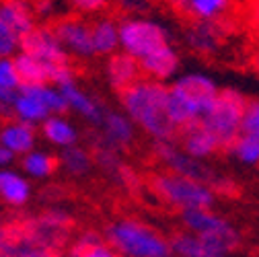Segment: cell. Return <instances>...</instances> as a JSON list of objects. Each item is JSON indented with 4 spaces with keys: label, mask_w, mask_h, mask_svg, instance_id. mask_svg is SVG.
<instances>
[{
    "label": "cell",
    "mask_w": 259,
    "mask_h": 257,
    "mask_svg": "<svg viewBox=\"0 0 259 257\" xmlns=\"http://www.w3.org/2000/svg\"><path fill=\"white\" fill-rule=\"evenodd\" d=\"M19 52V41L13 37H3L0 35V60L5 58H13Z\"/></svg>",
    "instance_id": "e575fe53"
},
{
    "label": "cell",
    "mask_w": 259,
    "mask_h": 257,
    "mask_svg": "<svg viewBox=\"0 0 259 257\" xmlns=\"http://www.w3.org/2000/svg\"><path fill=\"white\" fill-rule=\"evenodd\" d=\"M245 107L247 99L243 97V93L237 89H222L218 91L210 109L200 119V125L214 136L220 148H231L233 142L241 136Z\"/></svg>",
    "instance_id": "3957f363"
},
{
    "label": "cell",
    "mask_w": 259,
    "mask_h": 257,
    "mask_svg": "<svg viewBox=\"0 0 259 257\" xmlns=\"http://www.w3.org/2000/svg\"><path fill=\"white\" fill-rule=\"evenodd\" d=\"M119 7L125 11H144L146 9V0H115Z\"/></svg>",
    "instance_id": "d590c367"
},
{
    "label": "cell",
    "mask_w": 259,
    "mask_h": 257,
    "mask_svg": "<svg viewBox=\"0 0 259 257\" xmlns=\"http://www.w3.org/2000/svg\"><path fill=\"white\" fill-rule=\"evenodd\" d=\"M54 35L58 37L60 46L68 56L74 58H93V44H91V25L78 17H64L56 21Z\"/></svg>",
    "instance_id": "8fae6325"
},
{
    "label": "cell",
    "mask_w": 259,
    "mask_h": 257,
    "mask_svg": "<svg viewBox=\"0 0 259 257\" xmlns=\"http://www.w3.org/2000/svg\"><path fill=\"white\" fill-rule=\"evenodd\" d=\"M31 198V183L13 169H0V200L9 206H25Z\"/></svg>",
    "instance_id": "ffe728a7"
},
{
    "label": "cell",
    "mask_w": 259,
    "mask_h": 257,
    "mask_svg": "<svg viewBox=\"0 0 259 257\" xmlns=\"http://www.w3.org/2000/svg\"><path fill=\"white\" fill-rule=\"evenodd\" d=\"M91 44L95 56H105L109 58L119 50V29L117 21L105 17L91 25Z\"/></svg>",
    "instance_id": "d6986e66"
},
{
    "label": "cell",
    "mask_w": 259,
    "mask_h": 257,
    "mask_svg": "<svg viewBox=\"0 0 259 257\" xmlns=\"http://www.w3.org/2000/svg\"><path fill=\"white\" fill-rule=\"evenodd\" d=\"M111 249L123 257H171V245L146 224L136 220H119L105 233Z\"/></svg>",
    "instance_id": "277c9868"
},
{
    "label": "cell",
    "mask_w": 259,
    "mask_h": 257,
    "mask_svg": "<svg viewBox=\"0 0 259 257\" xmlns=\"http://www.w3.org/2000/svg\"><path fill=\"white\" fill-rule=\"evenodd\" d=\"M253 3V11H255V17H259V0H251Z\"/></svg>",
    "instance_id": "60d3db41"
},
{
    "label": "cell",
    "mask_w": 259,
    "mask_h": 257,
    "mask_svg": "<svg viewBox=\"0 0 259 257\" xmlns=\"http://www.w3.org/2000/svg\"><path fill=\"white\" fill-rule=\"evenodd\" d=\"M11 109H13V117L17 121H23V123L33 125V127L35 125H41L50 117L48 109L37 99L29 97V95H25V93H19V91L15 95L13 103H11Z\"/></svg>",
    "instance_id": "603a6c76"
},
{
    "label": "cell",
    "mask_w": 259,
    "mask_h": 257,
    "mask_svg": "<svg viewBox=\"0 0 259 257\" xmlns=\"http://www.w3.org/2000/svg\"><path fill=\"white\" fill-rule=\"evenodd\" d=\"M0 89H5L9 93H17L21 89V78L17 74L13 58L0 60Z\"/></svg>",
    "instance_id": "f546056e"
},
{
    "label": "cell",
    "mask_w": 259,
    "mask_h": 257,
    "mask_svg": "<svg viewBox=\"0 0 259 257\" xmlns=\"http://www.w3.org/2000/svg\"><path fill=\"white\" fill-rule=\"evenodd\" d=\"M241 134L259 138V99L247 101L245 115H243V123H241Z\"/></svg>",
    "instance_id": "4dcf8cb0"
},
{
    "label": "cell",
    "mask_w": 259,
    "mask_h": 257,
    "mask_svg": "<svg viewBox=\"0 0 259 257\" xmlns=\"http://www.w3.org/2000/svg\"><path fill=\"white\" fill-rule=\"evenodd\" d=\"M231 5H245V3H249V0H229Z\"/></svg>",
    "instance_id": "b9f144b4"
},
{
    "label": "cell",
    "mask_w": 259,
    "mask_h": 257,
    "mask_svg": "<svg viewBox=\"0 0 259 257\" xmlns=\"http://www.w3.org/2000/svg\"><path fill=\"white\" fill-rule=\"evenodd\" d=\"M0 35H3V37H9V35L5 33V29H3V25H0Z\"/></svg>",
    "instance_id": "ee69618b"
},
{
    "label": "cell",
    "mask_w": 259,
    "mask_h": 257,
    "mask_svg": "<svg viewBox=\"0 0 259 257\" xmlns=\"http://www.w3.org/2000/svg\"><path fill=\"white\" fill-rule=\"evenodd\" d=\"M19 52H25L46 64H70V56L64 52L54 29L46 25H35L27 35L19 39Z\"/></svg>",
    "instance_id": "30bf717a"
},
{
    "label": "cell",
    "mask_w": 259,
    "mask_h": 257,
    "mask_svg": "<svg viewBox=\"0 0 259 257\" xmlns=\"http://www.w3.org/2000/svg\"><path fill=\"white\" fill-rule=\"evenodd\" d=\"M105 76L111 89H115L117 93H123L125 89H130L142 78V72H140V64L134 58H130L123 52H115L107 58Z\"/></svg>",
    "instance_id": "9a60e30c"
},
{
    "label": "cell",
    "mask_w": 259,
    "mask_h": 257,
    "mask_svg": "<svg viewBox=\"0 0 259 257\" xmlns=\"http://www.w3.org/2000/svg\"><path fill=\"white\" fill-rule=\"evenodd\" d=\"M41 134L50 144L60 146V148H68L78 142L76 125L64 115H50L41 123Z\"/></svg>",
    "instance_id": "44dd1931"
},
{
    "label": "cell",
    "mask_w": 259,
    "mask_h": 257,
    "mask_svg": "<svg viewBox=\"0 0 259 257\" xmlns=\"http://www.w3.org/2000/svg\"><path fill=\"white\" fill-rule=\"evenodd\" d=\"M19 93H25V95H29V97L37 99L48 109L50 115H64L68 111L66 101H64L60 89L54 87V84H21Z\"/></svg>",
    "instance_id": "cb8c5ba5"
},
{
    "label": "cell",
    "mask_w": 259,
    "mask_h": 257,
    "mask_svg": "<svg viewBox=\"0 0 259 257\" xmlns=\"http://www.w3.org/2000/svg\"><path fill=\"white\" fill-rule=\"evenodd\" d=\"M68 5L82 15H95L101 13L109 5V0H68Z\"/></svg>",
    "instance_id": "1f68e13d"
},
{
    "label": "cell",
    "mask_w": 259,
    "mask_h": 257,
    "mask_svg": "<svg viewBox=\"0 0 259 257\" xmlns=\"http://www.w3.org/2000/svg\"><path fill=\"white\" fill-rule=\"evenodd\" d=\"M156 154L163 163L169 167V173H175V175H181V177H187L191 181H198V183H204V185H218L222 179H218V175L208 169L202 160H196L191 158L189 154H185L183 150H179L173 140L169 142H156Z\"/></svg>",
    "instance_id": "9c48e42d"
},
{
    "label": "cell",
    "mask_w": 259,
    "mask_h": 257,
    "mask_svg": "<svg viewBox=\"0 0 259 257\" xmlns=\"http://www.w3.org/2000/svg\"><path fill=\"white\" fill-rule=\"evenodd\" d=\"M255 70L259 72V54H257V58H255Z\"/></svg>",
    "instance_id": "7bdbcfd3"
},
{
    "label": "cell",
    "mask_w": 259,
    "mask_h": 257,
    "mask_svg": "<svg viewBox=\"0 0 259 257\" xmlns=\"http://www.w3.org/2000/svg\"><path fill=\"white\" fill-rule=\"evenodd\" d=\"M117 257H123V255H117Z\"/></svg>",
    "instance_id": "bcb514c9"
},
{
    "label": "cell",
    "mask_w": 259,
    "mask_h": 257,
    "mask_svg": "<svg viewBox=\"0 0 259 257\" xmlns=\"http://www.w3.org/2000/svg\"><path fill=\"white\" fill-rule=\"evenodd\" d=\"M11 115H13L11 103H3V101H0V117H11Z\"/></svg>",
    "instance_id": "f35d334b"
},
{
    "label": "cell",
    "mask_w": 259,
    "mask_h": 257,
    "mask_svg": "<svg viewBox=\"0 0 259 257\" xmlns=\"http://www.w3.org/2000/svg\"><path fill=\"white\" fill-rule=\"evenodd\" d=\"M23 233L25 237L35 243L37 247H44L48 251H54L60 255L64 243L68 239V227H70V220L64 212L58 210H50L44 212L35 218H29L21 222Z\"/></svg>",
    "instance_id": "ba28073f"
},
{
    "label": "cell",
    "mask_w": 259,
    "mask_h": 257,
    "mask_svg": "<svg viewBox=\"0 0 259 257\" xmlns=\"http://www.w3.org/2000/svg\"><path fill=\"white\" fill-rule=\"evenodd\" d=\"M187 44L198 54H214L224 39V27L220 21H196L185 35Z\"/></svg>",
    "instance_id": "ac0fdd59"
},
{
    "label": "cell",
    "mask_w": 259,
    "mask_h": 257,
    "mask_svg": "<svg viewBox=\"0 0 259 257\" xmlns=\"http://www.w3.org/2000/svg\"><path fill=\"white\" fill-rule=\"evenodd\" d=\"M0 25L13 39H21L35 27L31 0H0Z\"/></svg>",
    "instance_id": "7c38bea8"
},
{
    "label": "cell",
    "mask_w": 259,
    "mask_h": 257,
    "mask_svg": "<svg viewBox=\"0 0 259 257\" xmlns=\"http://www.w3.org/2000/svg\"><path fill=\"white\" fill-rule=\"evenodd\" d=\"M31 11L33 17L50 19L56 13V0H31Z\"/></svg>",
    "instance_id": "836d02e7"
},
{
    "label": "cell",
    "mask_w": 259,
    "mask_h": 257,
    "mask_svg": "<svg viewBox=\"0 0 259 257\" xmlns=\"http://www.w3.org/2000/svg\"><path fill=\"white\" fill-rule=\"evenodd\" d=\"M37 134L33 125H27L23 121L11 119L0 125V146H5L15 156H23L31 150H35Z\"/></svg>",
    "instance_id": "e0dca14e"
},
{
    "label": "cell",
    "mask_w": 259,
    "mask_h": 257,
    "mask_svg": "<svg viewBox=\"0 0 259 257\" xmlns=\"http://www.w3.org/2000/svg\"><path fill=\"white\" fill-rule=\"evenodd\" d=\"M15 95H17V93H9V91H5V89H0V101H3V103H13Z\"/></svg>",
    "instance_id": "74e56055"
},
{
    "label": "cell",
    "mask_w": 259,
    "mask_h": 257,
    "mask_svg": "<svg viewBox=\"0 0 259 257\" xmlns=\"http://www.w3.org/2000/svg\"><path fill=\"white\" fill-rule=\"evenodd\" d=\"M101 134H103V144L107 148H125L134 142V123L130 121L121 111L105 109L101 117Z\"/></svg>",
    "instance_id": "2e32d148"
},
{
    "label": "cell",
    "mask_w": 259,
    "mask_h": 257,
    "mask_svg": "<svg viewBox=\"0 0 259 257\" xmlns=\"http://www.w3.org/2000/svg\"><path fill=\"white\" fill-rule=\"evenodd\" d=\"M58 163L62 165L64 171H68L74 177L87 175L93 167V156L89 150H84L82 146H68V148H62Z\"/></svg>",
    "instance_id": "4316f807"
},
{
    "label": "cell",
    "mask_w": 259,
    "mask_h": 257,
    "mask_svg": "<svg viewBox=\"0 0 259 257\" xmlns=\"http://www.w3.org/2000/svg\"><path fill=\"white\" fill-rule=\"evenodd\" d=\"M15 154L9 152L5 146H0V169H9V165H13Z\"/></svg>",
    "instance_id": "8d00e7d4"
},
{
    "label": "cell",
    "mask_w": 259,
    "mask_h": 257,
    "mask_svg": "<svg viewBox=\"0 0 259 257\" xmlns=\"http://www.w3.org/2000/svg\"><path fill=\"white\" fill-rule=\"evenodd\" d=\"M169 3L179 11V13H183L185 15V7H187V0H169Z\"/></svg>",
    "instance_id": "ab89813d"
},
{
    "label": "cell",
    "mask_w": 259,
    "mask_h": 257,
    "mask_svg": "<svg viewBox=\"0 0 259 257\" xmlns=\"http://www.w3.org/2000/svg\"><path fill=\"white\" fill-rule=\"evenodd\" d=\"M231 150H233V154L241 160L243 165H257L259 163V138L241 134L233 142Z\"/></svg>",
    "instance_id": "f1b7e54d"
},
{
    "label": "cell",
    "mask_w": 259,
    "mask_h": 257,
    "mask_svg": "<svg viewBox=\"0 0 259 257\" xmlns=\"http://www.w3.org/2000/svg\"><path fill=\"white\" fill-rule=\"evenodd\" d=\"M58 89L62 93L64 101H66V107L68 109H72L74 113H78L82 119H87L93 125H99L101 123V117L105 113V107L99 101H97L93 95H89L87 91H82L76 80L66 82V84H62Z\"/></svg>",
    "instance_id": "5bb4252c"
},
{
    "label": "cell",
    "mask_w": 259,
    "mask_h": 257,
    "mask_svg": "<svg viewBox=\"0 0 259 257\" xmlns=\"http://www.w3.org/2000/svg\"><path fill=\"white\" fill-rule=\"evenodd\" d=\"M58 167V158L44 150H31L21 156V169L25 175L33 179H46L50 177Z\"/></svg>",
    "instance_id": "d4e9b609"
},
{
    "label": "cell",
    "mask_w": 259,
    "mask_h": 257,
    "mask_svg": "<svg viewBox=\"0 0 259 257\" xmlns=\"http://www.w3.org/2000/svg\"><path fill=\"white\" fill-rule=\"evenodd\" d=\"M169 245L171 251H177V255L181 257H226L216 249H212L210 245H206L196 235H177Z\"/></svg>",
    "instance_id": "83f0119b"
},
{
    "label": "cell",
    "mask_w": 259,
    "mask_h": 257,
    "mask_svg": "<svg viewBox=\"0 0 259 257\" xmlns=\"http://www.w3.org/2000/svg\"><path fill=\"white\" fill-rule=\"evenodd\" d=\"M68 257H117V253L113 249H109V245H105V241H103L99 245H93V247L78 251V253H72Z\"/></svg>",
    "instance_id": "d6a6232c"
},
{
    "label": "cell",
    "mask_w": 259,
    "mask_h": 257,
    "mask_svg": "<svg viewBox=\"0 0 259 257\" xmlns=\"http://www.w3.org/2000/svg\"><path fill=\"white\" fill-rule=\"evenodd\" d=\"M229 11V0H187L185 7V15L196 21H220Z\"/></svg>",
    "instance_id": "484cf974"
},
{
    "label": "cell",
    "mask_w": 259,
    "mask_h": 257,
    "mask_svg": "<svg viewBox=\"0 0 259 257\" xmlns=\"http://www.w3.org/2000/svg\"><path fill=\"white\" fill-rule=\"evenodd\" d=\"M218 87L214 78L202 72H189L177 76L169 87L167 111L175 130L183 132L187 127L200 123L204 113L210 109L212 101L218 95Z\"/></svg>",
    "instance_id": "7a4b0ae2"
},
{
    "label": "cell",
    "mask_w": 259,
    "mask_h": 257,
    "mask_svg": "<svg viewBox=\"0 0 259 257\" xmlns=\"http://www.w3.org/2000/svg\"><path fill=\"white\" fill-rule=\"evenodd\" d=\"M216 150H220L218 142L214 140V136L208 130H204L200 123L183 130V152L189 154L191 158L202 160V158L212 156Z\"/></svg>",
    "instance_id": "7402d4cb"
},
{
    "label": "cell",
    "mask_w": 259,
    "mask_h": 257,
    "mask_svg": "<svg viewBox=\"0 0 259 257\" xmlns=\"http://www.w3.org/2000/svg\"><path fill=\"white\" fill-rule=\"evenodd\" d=\"M123 115L134 125L152 136L156 142H169L175 138V125L169 119L167 99L169 87L156 80L140 78L136 84L119 93Z\"/></svg>",
    "instance_id": "6da1fadb"
},
{
    "label": "cell",
    "mask_w": 259,
    "mask_h": 257,
    "mask_svg": "<svg viewBox=\"0 0 259 257\" xmlns=\"http://www.w3.org/2000/svg\"><path fill=\"white\" fill-rule=\"evenodd\" d=\"M183 224L198 239H202L206 245H210L222 255H226L239 245L237 231L224 218L214 214L210 208L183 210Z\"/></svg>",
    "instance_id": "52a82bcc"
},
{
    "label": "cell",
    "mask_w": 259,
    "mask_h": 257,
    "mask_svg": "<svg viewBox=\"0 0 259 257\" xmlns=\"http://www.w3.org/2000/svg\"><path fill=\"white\" fill-rule=\"evenodd\" d=\"M119 29V50L140 62L150 52L163 48L169 41V31L165 25H160L152 19H123L117 23Z\"/></svg>",
    "instance_id": "5b68a950"
},
{
    "label": "cell",
    "mask_w": 259,
    "mask_h": 257,
    "mask_svg": "<svg viewBox=\"0 0 259 257\" xmlns=\"http://www.w3.org/2000/svg\"><path fill=\"white\" fill-rule=\"evenodd\" d=\"M152 189L160 200L181 210H196V208H210L214 204V189L191 181L187 177L175 173H163L152 179Z\"/></svg>",
    "instance_id": "8992f818"
},
{
    "label": "cell",
    "mask_w": 259,
    "mask_h": 257,
    "mask_svg": "<svg viewBox=\"0 0 259 257\" xmlns=\"http://www.w3.org/2000/svg\"><path fill=\"white\" fill-rule=\"evenodd\" d=\"M0 257H5V255H3V253H0Z\"/></svg>",
    "instance_id": "f6af8a7d"
},
{
    "label": "cell",
    "mask_w": 259,
    "mask_h": 257,
    "mask_svg": "<svg viewBox=\"0 0 259 257\" xmlns=\"http://www.w3.org/2000/svg\"><path fill=\"white\" fill-rule=\"evenodd\" d=\"M138 64H140L142 78L165 82V80L175 78L179 70V54L171 44H167L163 48L150 52L148 56H144Z\"/></svg>",
    "instance_id": "4fadbf2b"
}]
</instances>
